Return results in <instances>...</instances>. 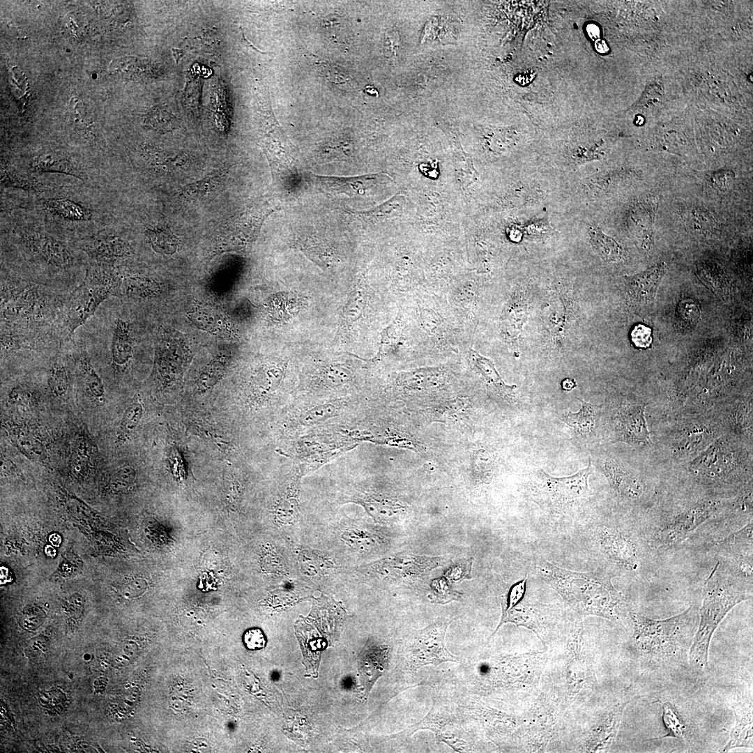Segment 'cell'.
Masks as SVG:
<instances>
[{
	"label": "cell",
	"mask_w": 753,
	"mask_h": 753,
	"mask_svg": "<svg viewBox=\"0 0 753 753\" xmlns=\"http://www.w3.org/2000/svg\"><path fill=\"white\" fill-rule=\"evenodd\" d=\"M80 367L84 383L89 393L96 400L103 399L105 395L103 383L86 356H84L80 360Z\"/></svg>",
	"instance_id": "obj_37"
},
{
	"label": "cell",
	"mask_w": 753,
	"mask_h": 753,
	"mask_svg": "<svg viewBox=\"0 0 753 753\" xmlns=\"http://www.w3.org/2000/svg\"><path fill=\"white\" fill-rule=\"evenodd\" d=\"M469 358L476 370L487 383L503 395L510 396L513 393L516 386L508 385L503 381L492 360L480 355L473 349L469 350Z\"/></svg>",
	"instance_id": "obj_22"
},
{
	"label": "cell",
	"mask_w": 753,
	"mask_h": 753,
	"mask_svg": "<svg viewBox=\"0 0 753 753\" xmlns=\"http://www.w3.org/2000/svg\"><path fill=\"white\" fill-rule=\"evenodd\" d=\"M600 542L604 552L616 563L628 569L637 567L638 558L636 548L622 532L604 528L600 533Z\"/></svg>",
	"instance_id": "obj_12"
},
{
	"label": "cell",
	"mask_w": 753,
	"mask_h": 753,
	"mask_svg": "<svg viewBox=\"0 0 753 753\" xmlns=\"http://www.w3.org/2000/svg\"><path fill=\"white\" fill-rule=\"evenodd\" d=\"M450 622L438 621L429 626L415 631L406 642V661L417 669L427 664L435 667L445 662H458L445 644V635Z\"/></svg>",
	"instance_id": "obj_7"
},
{
	"label": "cell",
	"mask_w": 753,
	"mask_h": 753,
	"mask_svg": "<svg viewBox=\"0 0 753 753\" xmlns=\"http://www.w3.org/2000/svg\"><path fill=\"white\" fill-rule=\"evenodd\" d=\"M402 323L401 317L397 316L388 327L383 329L381 333L379 351L374 360L379 359L399 343L402 332Z\"/></svg>",
	"instance_id": "obj_38"
},
{
	"label": "cell",
	"mask_w": 753,
	"mask_h": 753,
	"mask_svg": "<svg viewBox=\"0 0 753 753\" xmlns=\"http://www.w3.org/2000/svg\"><path fill=\"white\" fill-rule=\"evenodd\" d=\"M390 648L386 645L367 646L360 657V669L367 686L370 688L374 680L385 671L389 658Z\"/></svg>",
	"instance_id": "obj_19"
},
{
	"label": "cell",
	"mask_w": 753,
	"mask_h": 753,
	"mask_svg": "<svg viewBox=\"0 0 753 753\" xmlns=\"http://www.w3.org/2000/svg\"><path fill=\"white\" fill-rule=\"evenodd\" d=\"M273 209L250 211L240 217L236 224L235 234L232 243L238 248H245L249 245L258 234L261 225Z\"/></svg>",
	"instance_id": "obj_20"
},
{
	"label": "cell",
	"mask_w": 753,
	"mask_h": 753,
	"mask_svg": "<svg viewBox=\"0 0 753 753\" xmlns=\"http://www.w3.org/2000/svg\"><path fill=\"white\" fill-rule=\"evenodd\" d=\"M683 220L690 230L699 234L707 235L717 230V223L706 209L694 206L684 213Z\"/></svg>",
	"instance_id": "obj_30"
},
{
	"label": "cell",
	"mask_w": 753,
	"mask_h": 753,
	"mask_svg": "<svg viewBox=\"0 0 753 753\" xmlns=\"http://www.w3.org/2000/svg\"><path fill=\"white\" fill-rule=\"evenodd\" d=\"M145 235L153 250L163 254H171L177 249V239L169 231L162 228H147Z\"/></svg>",
	"instance_id": "obj_34"
},
{
	"label": "cell",
	"mask_w": 753,
	"mask_h": 753,
	"mask_svg": "<svg viewBox=\"0 0 753 753\" xmlns=\"http://www.w3.org/2000/svg\"><path fill=\"white\" fill-rule=\"evenodd\" d=\"M84 607V600L82 596L79 593H75L69 598L67 604V609L71 614H81Z\"/></svg>",
	"instance_id": "obj_55"
},
{
	"label": "cell",
	"mask_w": 753,
	"mask_h": 753,
	"mask_svg": "<svg viewBox=\"0 0 753 753\" xmlns=\"http://www.w3.org/2000/svg\"><path fill=\"white\" fill-rule=\"evenodd\" d=\"M133 353V340L130 324L119 318L113 330L111 343V359L116 368L124 367Z\"/></svg>",
	"instance_id": "obj_17"
},
{
	"label": "cell",
	"mask_w": 753,
	"mask_h": 753,
	"mask_svg": "<svg viewBox=\"0 0 753 753\" xmlns=\"http://www.w3.org/2000/svg\"><path fill=\"white\" fill-rule=\"evenodd\" d=\"M461 149V146L457 143L455 158L457 161V165L459 166L457 167L459 175L461 176L462 181L469 185L476 178L478 173L473 167L471 157Z\"/></svg>",
	"instance_id": "obj_43"
},
{
	"label": "cell",
	"mask_w": 753,
	"mask_h": 753,
	"mask_svg": "<svg viewBox=\"0 0 753 753\" xmlns=\"http://www.w3.org/2000/svg\"><path fill=\"white\" fill-rule=\"evenodd\" d=\"M660 703L662 707V719L667 729V733L660 738H653V740H660L671 737L683 742L685 741L686 728L682 719L669 702L660 701Z\"/></svg>",
	"instance_id": "obj_35"
},
{
	"label": "cell",
	"mask_w": 753,
	"mask_h": 753,
	"mask_svg": "<svg viewBox=\"0 0 753 753\" xmlns=\"http://www.w3.org/2000/svg\"><path fill=\"white\" fill-rule=\"evenodd\" d=\"M644 406L632 405L624 408L619 413L617 430L623 441L636 445H644L651 441L644 416Z\"/></svg>",
	"instance_id": "obj_14"
},
{
	"label": "cell",
	"mask_w": 753,
	"mask_h": 753,
	"mask_svg": "<svg viewBox=\"0 0 753 753\" xmlns=\"http://www.w3.org/2000/svg\"><path fill=\"white\" fill-rule=\"evenodd\" d=\"M526 582L527 577H525L511 586L501 604L502 611H508L521 602L526 592Z\"/></svg>",
	"instance_id": "obj_46"
},
{
	"label": "cell",
	"mask_w": 753,
	"mask_h": 753,
	"mask_svg": "<svg viewBox=\"0 0 753 753\" xmlns=\"http://www.w3.org/2000/svg\"><path fill=\"white\" fill-rule=\"evenodd\" d=\"M142 406L139 403L130 404L125 411L121 421V427L126 432L132 430L139 423L142 416Z\"/></svg>",
	"instance_id": "obj_50"
},
{
	"label": "cell",
	"mask_w": 753,
	"mask_h": 753,
	"mask_svg": "<svg viewBox=\"0 0 753 753\" xmlns=\"http://www.w3.org/2000/svg\"><path fill=\"white\" fill-rule=\"evenodd\" d=\"M351 379L352 372L347 366L329 363L319 366L312 376L311 384L314 389L334 390L345 386Z\"/></svg>",
	"instance_id": "obj_16"
},
{
	"label": "cell",
	"mask_w": 753,
	"mask_h": 753,
	"mask_svg": "<svg viewBox=\"0 0 753 753\" xmlns=\"http://www.w3.org/2000/svg\"><path fill=\"white\" fill-rule=\"evenodd\" d=\"M630 616L637 648L644 654L665 658L678 655L686 648L697 618L692 607L666 619H652L637 613Z\"/></svg>",
	"instance_id": "obj_3"
},
{
	"label": "cell",
	"mask_w": 753,
	"mask_h": 753,
	"mask_svg": "<svg viewBox=\"0 0 753 753\" xmlns=\"http://www.w3.org/2000/svg\"><path fill=\"white\" fill-rule=\"evenodd\" d=\"M34 397V393L30 388L17 385L8 392V402L13 405L26 406L31 404Z\"/></svg>",
	"instance_id": "obj_48"
},
{
	"label": "cell",
	"mask_w": 753,
	"mask_h": 753,
	"mask_svg": "<svg viewBox=\"0 0 753 753\" xmlns=\"http://www.w3.org/2000/svg\"><path fill=\"white\" fill-rule=\"evenodd\" d=\"M591 471L590 459L585 469L568 477H554L538 469L528 483V494L542 508L554 513L565 512L591 495L588 481Z\"/></svg>",
	"instance_id": "obj_5"
},
{
	"label": "cell",
	"mask_w": 753,
	"mask_h": 753,
	"mask_svg": "<svg viewBox=\"0 0 753 753\" xmlns=\"http://www.w3.org/2000/svg\"><path fill=\"white\" fill-rule=\"evenodd\" d=\"M735 714L736 724L731 732L729 742L722 750V752L737 747L752 748L753 746L752 710L746 713L735 712Z\"/></svg>",
	"instance_id": "obj_25"
},
{
	"label": "cell",
	"mask_w": 753,
	"mask_h": 753,
	"mask_svg": "<svg viewBox=\"0 0 753 753\" xmlns=\"http://www.w3.org/2000/svg\"><path fill=\"white\" fill-rule=\"evenodd\" d=\"M716 510L715 504L705 503L682 512L657 532L656 543L659 546H669L681 542Z\"/></svg>",
	"instance_id": "obj_8"
},
{
	"label": "cell",
	"mask_w": 753,
	"mask_h": 753,
	"mask_svg": "<svg viewBox=\"0 0 753 753\" xmlns=\"http://www.w3.org/2000/svg\"><path fill=\"white\" fill-rule=\"evenodd\" d=\"M473 560L468 558L461 560L452 564L446 572L445 577L452 581H459L464 579H471V566Z\"/></svg>",
	"instance_id": "obj_47"
},
{
	"label": "cell",
	"mask_w": 753,
	"mask_h": 753,
	"mask_svg": "<svg viewBox=\"0 0 753 753\" xmlns=\"http://www.w3.org/2000/svg\"><path fill=\"white\" fill-rule=\"evenodd\" d=\"M22 243L25 248L50 266L66 269L73 264V257L68 247L48 234L26 231L22 236Z\"/></svg>",
	"instance_id": "obj_9"
},
{
	"label": "cell",
	"mask_w": 753,
	"mask_h": 753,
	"mask_svg": "<svg viewBox=\"0 0 753 753\" xmlns=\"http://www.w3.org/2000/svg\"><path fill=\"white\" fill-rule=\"evenodd\" d=\"M561 386L563 390H570L575 386V383L570 379H565L563 380Z\"/></svg>",
	"instance_id": "obj_56"
},
{
	"label": "cell",
	"mask_w": 753,
	"mask_h": 753,
	"mask_svg": "<svg viewBox=\"0 0 753 753\" xmlns=\"http://www.w3.org/2000/svg\"><path fill=\"white\" fill-rule=\"evenodd\" d=\"M540 576L565 600L586 614L618 619L624 614V599L611 578L598 572H580L545 560L536 565Z\"/></svg>",
	"instance_id": "obj_2"
},
{
	"label": "cell",
	"mask_w": 753,
	"mask_h": 753,
	"mask_svg": "<svg viewBox=\"0 0 753 753\" xmlns=\"http://www.w3.org/2000/svg\"><path fill=\"white\" fill-rule=\"evenodd\" d=\"M300 248L312 261L322 268L330 267L335 260V254L330 248L322 243L304 241Z\"/></svg>",
	"instance_id": "obj_36"
},
{
	"label": "cell",
	"mask_w": 753,
	"mask_h": 753,
	"mask_svg": "<svg viewBox=\"0 0 753 753\" xmlns=\"http://www.w3.org/2000/svg\"><path fill=\"white\" fill-rule=\"evenodd\" d=\"M43 206L53 215L70 221H87L92 217L90 209L67 199H47Z\"/></svg>",
	"instance_id": "obj_24"
},
{
	"label": "cell",
	"mask_w": 753,
	"mask_h": 753,
	"mask_svg": "<svg viewBox=\"0 0 753 753\" xmlns=\"http://www.w3.org/2000/svg\"><path fill=\"white\" fill-rule=\"evenodd\" d=\"M581 407L577 412L569 411L561 420L577 432L587 434L591 432L595 424V413L592 404L581 400Z\"/></svg>",
	"instance_id": "obj_32"
},
{
	"label": "cell",
	"mask_w": 753,
	"mask_h": 753,
	"mask_svg": "<svg viewBox=\"0 0 753 753\" xmlns=\"http://www.w3.org/2000/svg\"><path fill=\"white\" fill-rule=\"evenodd\" d=\"M8 434L13 443L27 457L40 462L46 458L43 444L26 430L13 427L8 429Z\"/></svg>",
	"instance_id": "obj_26"
},
{
	"label": "cell",
	"mask_w": 753,
	"mask_h": 753,
	"mask_svg": "<svg viewBox=\"0 0 753 753\" xmlns=\"http://www.w3.org/2000/svg\"><path fill=\"white\" fill-rule=\"evenodd\" d=\"M386 174H370L353 177L326 176L312 174L313 181L328 192L344 194L349 197L363 194L373 186L383 182Z\"/></svg>",
	"instance_id": "obj_10"
},
{
	"label": "cell",
	"mask_w": 753,
	"mask_h": 753,
	"mask_svg": "<svg viewBox=\"0 0 753 753\" xmlns=\"http://www.w3.org/2000/svg\"><path fill=\"white\" fill-rule=\"evenodd\" d=\"M175 51H176V52H174V50H172V52H173V55L174 56V57H175V59H176V62H178V59H179L181 58V56H182V50H178V49H176V50H175Z\"/></svg>",
	"instance_id": "obj_58"
},
{
	"label": "cell",
	"mask_w": 753,
	"mask_h": 753,
	"mask_svg": "<svg viewBox=\"0 0 753 753\" xmlns=\"http://www.w3.org/2000/svg\"><path fill=\"white\" fill-rule=\"evenodd\" d=\"M666 272L664 262H658L645 271L627 277L630 296L637 302L648 304L655 298L658 287Z\"/></svg>",
	"instance_id": "obj_13"
},
{
	"label": "cell",
	"mask_w": 753,
	"mask_h": 753,
	"mask_svg": "<svg viewBox=\"0 0 753 753\" xmlns=\"http://www.w3.org/2000/svg\"><path fill=\"white\" fill-rule=\"evenodd\" d=\"M708 177V181L714 188L724 192L727 191L733 184L735 173L733 170L729 169L717 170L710 172Z\"/></svg>",
	"instance_id": "obj_49"
},
{
	"label": "cell",
	"mask_w": 753,
	"mask_h": 753,
	"mask_svg": "<svg viewBox=\"0 0 753 753\" xmlns=\"http://www.w3.org/2000/svg\"><path fill=\"white\" fill-rule=\"evenodd\" d=\"M66 505L69 512L77 519L82 520L98 519L96 512L75 496L68 495L66 500Z\"/></svg>",
	"instance_id": "obj_44"
},
{
	"label": "cell",
	"mask_w": 753,
	"mask_h": 753,
	"mask_svg": "<svg viewBox=\"0 0 753 753\" xmlns=\"http://www.w3.org/2000/svg\"><path fill=\"white\" fill-rule=\"evenodd\" d=\"M45 552L46 554L50 556H54L55 554V550L50 546L46 547Z\"/></svg>",
	"instance_id": "obj_59"
},
{
	"label": "cell",
	"mask_w": 753,
	"mask_h": 753,
	"mask_svg": "<svg viewBox=\"0 0 753 753\" xmlns=\"http://www.w3.org/2000/svg\"><path fill=\"white\" fill-rule=\"evenodd\" d=\"M434 602L446 604L452 600H457L459 594L454 591L448 582L447 578L441 577L434 579L431 583Z\"/></svg>",
	"instance_id": "obj_42"
},
{
	"label": "cell",
	"mask_w": 753,
	"mask_h": 753,
	"mask_svg": "<svg viewBox=\"0 0 753 753\" xmlns=\"http://www.w3.org/2000/svg\"><path fill=\"white\" fill-rule=\"evenodd\" d=\"M84 250L94 263L112 264L114 261L132 254L129 243L119 236L100 235L86 243Z\"/></svg>",
	"instance_id": "obj_11"
},
{
	"label": "cell",
	"mask_w": 753,
	"mask_h": 753,
	"mask_svg": "<svg viewBox=\"0 0 753 753\" xmlns=\"http://www.w3.org/2000/svg\"><path fill=\"white\" fill-rule=\"evenodd\" d=\"M589 236L593 250L604 261L617 263L623 260L624 252L622 247L599 227H591Z\"/></svg>",
	"instance_id": "obj_27"
},
{
	"label": "cell",
	"mask_w": 753,
	"mask_h": 753,
	"mask_svg": "<svg viewBox=\"0 0 753 753\" xmlns=\"http://www.w3.org/2000/svg\"><path fill=\"white\" fill-rule=\"evenodd\" d=\"M121 281L109 264L93 263L82 284L73 291L68 307L66 322L70 335L84 324L99 305L110 296L120 294Z\"/></svg>",
	"instance_id": "obj_4"
},
{
	"label": "cell",
	"mask_w": 753,
	"mask_h": 753,
	"mask_svg": "<svg viewBox=\"0 0 753 753\" xmlns=\"http://www.w3.org/2000/svg\"><path fill=\"white\" fill-rule=\"evenodd\" d=\"M92 448L86 437L79 436L73 442L70 455V469L73 475L82 478L87 472L91 461Z\"/></svg>",
	"instance_id": "obj_29"
},
{
	"label": "cell",
	"mask_w": 753,
	"mask_h": 753,
	"mask_svg": "<svg viewBox=\"0 0 753 753\" xmlns=\"http://www.w3.org/2000/svg\"><path fill=\"white\" fill-rule=\"evenodd\" d=\"M222 172L212 173L200 181L187 185L181 190L185 196L201 195L214 191L225 177Z\"/></svg>",
	"instance_id": "obj_39"
},
{
	"label": "cell",
	"mask_w": 753,
	"mask_h": 753,
	"mask_svg": "<svg viewBox=\"0 0 753 753\" xmlns=\"http://www.w3.org/2000/svg\"><path fill=\"white\" fill-rule=\"evenodd\" d=\"M630 336L634 345L640 348L648 347L653 341L651 328L643 324L635 326L631 331Z\"/></svg>",
	"instance_id": "obj_52"
},
{
	"label": "cell",
	"mask_w": 753,
	"mask_h": 753,
	"mask_svg": "<svg viewBox=\"0 0 753 753\" xmlns=\"http://www.w3.org/2000/svg\"><path fill=\"white\" fill-rule=\"evenodd\" d=\"M657 199L655 197L643 198L638 204L636 211L635 224L643 238H648L651 241L655 213L657 209Z\"/></svg>",
	"instance_id": "obj_31"
},
{
	"label": "cell",
	"mask_w": 753,
	"mask_h": 753,
	"mask_svg": "<svg viewBox=\"0 0 753 753\" xmlns=\"http://www.w3.org/2000/svg\"><path fill=\"white\" fill-rule=\"evenodd\" d=\"M44 613L36 607H30L24 610L21 622L25 628H35L40 625L44 618Z\"/></svg>",
	"instance_id": "obj_54"
},
{
	"label": "cell",
	"mask_w": 753,
	"mask_h": 753,
	"mask_svg": "<svg viewBox=\"0 0 753 753\" xmlns=\"http://www.w3.org/2000/svg\"><path fill=\"white\" fill-rule=\"evenodd\" d=\"M750 575L717 563L705 581L700 621L689 652L690 665L703 670L708 667L710 639L719 624L736 604L752 597Z\"/></svg>",
	"instance_id": "obj_1"
},
{
	"label": "cell",
	"mask_w": 753,
	"mask_h": 753,
	"mask_svg": "<svg viewBox=\"0 0 753 753\" xmlns=\"http://www.w3.org/2000/svg\"><path fill=\"white\" fill-rule=\"evenodd\" d=\"M243 641L245 647L250 651H258L266 645V637L259 628L247 630L243 635Z\"/></svg>",
	"instance_id": "obj_51"
},
{
	"label": "cell",
	"mask_w": 753,
	"mask_h": 753,
	"mask_svg": "<svg viewBox=\"0 0 753 753\" xmlns=\"http://www.w3.org/2000/svg\"><path fill=\"white\" fill-rule=\"evenodd\" d=\"M47 384L54 396L61 397L66 394L70 380L68 373L63 365L55 363L52 367L48 374Z\"/></svg>",
	"instance_id": "obj_40"
},
{
	"label": "cell",
	"mask_w": 753,
	"mask_h": 753,
	"mask_svg": "<svg viewBox=\"0 0 753 753\" xmlns=\"http://www.w3.org/2000/svg\"><path fill=\"white\" fill-rule=\"evenodd\" d=\"M347 401L344 397H333L307 404L288 406L283 421L288 437L295 439L311 429L325 428L334 419L346 416Z\"/></svg>",
	"instance_id": "obj_6"
},
{
	"label": "cell",
	"mask_w": 753,
	"mask_h": 753,
	"mask_svg": "<svg viewBox=\"0 0 753 753\" xmlns=\"http://www.w3.org/2000/svg\"><path fill=\"white\" fill-rule=\"evenodd\" d=\"M1 184L5 187L38 192L47 190L50 188L42 179L35 176L9 168L1 169Z\"/></svg>",
	"instance_id": "obj_28"
},
{
	"label": "cell",
	"mask_w": 753,
	"mask_h": 753,
	"mask_svg": "<svg viewBox=\"0 0 753 753\" xmlns=\"http://www.w3.org/2000/svg\"><path fill=\"white\" fill-rule=\"evenodd\" d=\"M82 561L77 558L76 556H72L69 554L68 556H65L63 558L57 572L63 577H70L73 575L79 573L82 570Z\"/></svg>",
	"instance_id": "obj_53"
},
{
	"label": "cell",
	"mask_w": 753,
	"mask_h": 753,
	"mask_svg": "<svg viewBox=\"0 0 753 753\" xmlns=\"http://www.w3.org/2000/svg\"><path fill=\"white\" fill-rule=\"evenodd\" d=\"M135 471L132 466H123L116 471L110 477L109 487L114 492H119L127 488L133 481Z\"/></svg>",
	"instance_id": "obj_45"
},
{
	"label": "cell",
	"mask_w": 753,
	"mask_h": 753,
	"mask_svg": "<svg viewBox=\"0 0 753 753\" xmlns=\"http://www.w3.org/2000/svg\"><path fill=\"white\" fill-rule=\"evenodd\" d=\"M49 540L54 546L59 547L61 544V538L58 534L54 533L50 536Z\"/></svg>",
	"instance_id": "obj_57"
},
{
	"label": "cell",
	"mask_w": 753,
	"mask_h": 753,
	"mask_svg": "<svg viewBox=\"0 0 753 753\" xmlns=\"http://www.w3.org/2000/svg\"><path fill=\"white\" fill-rule=\"evenodd\" d=\"M401 201L395 197L372 211L351 213L364 220L377 221L390 218L401 206Z\"/></svg>",
	"instance_id": "obj_41"
},
{
	"label": "cell",
	"mask_w": 753,
	"mask_h": 753,
	"mask_svg": "<svg viewBox=\"0 0 753 753\" xmlns=\"http://www.w3.org/2000/svg\"><path fill=\"white\" fill-rule=\"evenodd\" d=\"M157 284L146 277L132 276L121 281L120 294L132 298H149L157 292Z\"/></svg>",
	"instance_id": "obj_33"
},
{
	"label": "cell",
	"mask_w": 753,
	"mask_h": 753,
	"mask_svg": "<svg viewBox=\"0 0 753 753\" xmlns=\"http://www.w3.org/2000/svg\"><path fill=\"white\" fill-rule=\"evenodd\" d=\"M365 305V293L362 285H356L349 293L342 308L338 335L344 334L353 324L356 322L363 312Z\"/></svg>",
	"instance_id": "obj_23"
},
{
	"label": "cell",
	"mask_w": 753,
	"mask_h": 753,
	"mask_svg": "<svg viewBox=\"0 0 753 753\" xmlns=\"http://www.w3.org/2000/svg\"><path fill=\"white\" fill-rule=\"evenodd\" d=\"M604 473L614 490L621 496L637 499L642 494L638 479L613 462L604 466Z\"/></svg>",
	"instance_id": "obj_21"
},
{
	"label": "cell",
	"mask_w": 753,
	"mask_h": 753,
	"mask_svg": "<svg viewBox=\"0 0 753 753\" xmlns=\"http://www.w3.org/2000/svg\"><path fill=\"white\" fill-rule=\"evenodd\" d=\"M730 454L724 444L715 442L694 462L693 468L709 477L722 475L730 468Z\"/></svg>",
	"instance_id": "obj_18"
},
{
	"label": "cell",
	"mask_w": 753,
	"mask_h": 753,
	"mask_svg": "<svg viewBox=\"0 0 753 753\" xmlns=\"http://www.w3.org/2000/svg\"><path fill=\"white\" fill-rule=\"evenodd\" d=\"M31 167L37 172H57L84 180L86 174L70 158L56 152L43 153L34 158Z\"/></svg>",
	"instance_id": "obj_15"
}]
</instances>
